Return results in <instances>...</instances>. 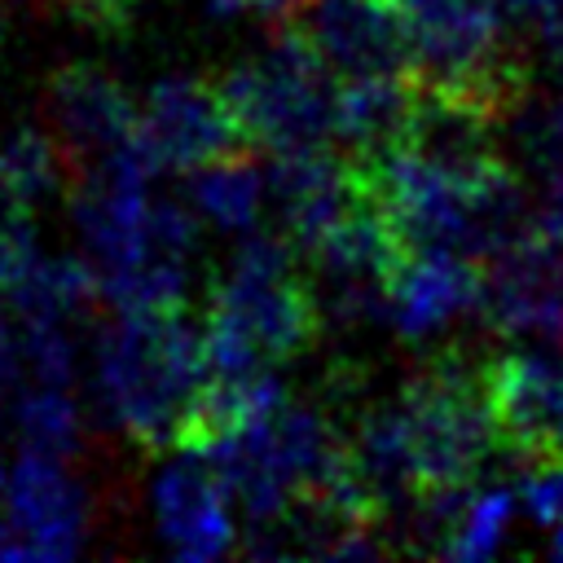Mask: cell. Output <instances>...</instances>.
I'll use <instances>...</instances> for the list:
<instances>
[{
  "label": "cell",
  "mask_w": 563,
  "mask_h": 563,
  "mask_svg": "<svg viewBox=\"0 0 563 563\" xmlns=\"http://www.w3.org/2000/svg\"><path fill=\"white\" fill-rule=\"evenodd\" d=\"M325 325L321 295L303 255L282 233L242 242L211 286L202 317L207 369H273L317 347Z\"/></svg>",
  "instance_id": "obj_1"
},
{
  "label": "cell",
  "mask_w": 563,
  "mask_h": 563,
  "mask_svg": "<svg viewBox=\"0 0 563 563\" xmlns=\"http://www.w3.org/2000/svg\"><path fill=\"white\" fill-rule=\"evenodd\" d=\"M202 325L185 303L119 312L97 339V383L114 422L141 449H176L185 413L202 387Z\"/></svg>",
  "instance_id": "obj_2"
},
{
  "label": "cell",
  "mask_w": 563,
  "mask_h": 563,
  "mask_svg": "<svg viewBox=\"0 0 563 563\" xmlns=\"http://www.w3.org/2000/svg\"><path fill=\"white\" fill-rule=\"evenodd\" d=\"M238 123L255 150L299 154L321 150L339 119V75L312 48L295 18L268 35L264 48L216 75Z\"/></svg>",
  "instance_id": "obj_3"
},
{
  "label": "cell",
  "mask_w": 563,
  "mask_h": 563,
  "mask_svg": "<svg viewBox=\"0 0 563 563\" xmlns=\"http://www.w3.org/2000/svg\"><path fill=\"white\" fill-rule=\"evenodd\" d=\"M484 356H471L466 347L449 343L431 352L396 396L409 462L422 493L475 484L484 457L497 449L493 409L484 391Z\"/></svg>",
  "instance_id": "obj_4"
},
{
  "label": "cell",
  "mask_w": 563,
  "mask_h": 563,
  "mask_svg": "<svg viewBox=\"0 0 563 563\" xmlns=\"http://www.w3.org/2000/svg\"><path fill=\"white\" fill-rule=\"evenodd\" d=\"M484 391L506 457L528 471L563 466V352H488Z\"/></svg>",
  "instance_id": "obj_5"
},
{
  "label": "cell",
  "mask_w": 563,
  "mask_h": 563,
  "mask_svg": "<svg viewBox=\"0 0 563 563\" xmlns=\"http://www.w3.org/2000/svg\"><path fill=\"white\" fill-rule=\"evenodd\" d=\"M141 132L158 167L176 172H198L207 163L255 150L216 75L158 79L141 106Z\"/></svg>",
  "instance_id": "obj_6"
},
{
  "label": "cell",
  "mask_w": 563,
  "mask_h": 563,
  "mask_svg": "<svg viewBox=\"0 0 563 563\" xmlns=\"http://www.w3.org/2000/svg\"><path fill=\"white\" fill-rule=\"evenodd\" d=\"M295 22L339 79L413 75V35L400 0H308Z\"/></svg>",
  "instance_id": "obj_7"
},
{
  "label": "cell",
  "mask_w": 563,
  "mask_h": 563,
  "mask_svg": "<svg viewBox=\"0 0 563 563\" xmlns=\"http://www.w3.org/2000/svg\"><path fill=\"white\" fill-rule=\"evenodd\" d=\"M264 180H268V207L277 216L273 233H282L299 255H308L365 202L352 158L325 145L299 154H273Z\"/></svg>",
  "instance_id": "obj_8"
},
{
  "label": "cell",
  "mask_w": 563,
  "mask_h": 563,
  "mask_svg": "<svg viewBox=\"0 0 563 563\" xmlns=\"http://www.w3.org/2000/svg\"><path fill=\"white\" fill-rule=\"evenodd\" d=\"M479 312L493 330H537L563 343V238L532 229L484 264Z\"/></svg>",
  "instance_id": "obj_9"
},
{
  "label": "cell",
  "mask_w": 563,
  "mask_h": 563,
  "mask_svg": "<svg viewBox=\"0 0 563 563\" xmlns=\"http://www.w3.org/2000/svg\"><path fill=\"white\" fill-rule=\"evenodd\" d=\"M44 110L75 163V176L97 158L114 154L119 145H128L141 128V106L132 101V92L92 62L57 66L44 88Z\"/></svg>",
  "instance_id": "obj_10"
},
{
  "label": "cell",
  "mask_w": 563,
  "mask_h": 563,
  "mask_svg": "<svg viewBox=\"0 0 563 563\" xmlns=\"http://www.w3.org/2000/svg\"><path fill=\"white\" fill-rule=\"evenodd\" d=\"M229 484L211 453L185 449L154 488L158 532L180 559H216L233 550V519H229Z\"/></svg>",
  "instance_id": "obj_11"
},
{
  "label": "cell",
  "mask_w": 563,
  "mask_h": 563,
  "mask_svg": "<svg viewBox=\"0 0 563 563\" xmlns=\"http://www.w3.org/2000/svg\"><path fill=\"white\" fill-rule=\"evenodd\" d=\"M484 264L453 251H409L391 277V325L422 339L444 321L479 308Z\"/></svg>",
  "instance_id": "obj_12"
},
{
  "label": "cell",
  "mask_w": 563,
  "mask_h": 563,
  "mask_svg": "<svg viewBox=\"0 0 563 563\" xmlns=\"http://www.w3.org/2000/svg\"><path fill=\"white\" fill-rule=\"evenodd\" d=\"M9 515L22 532L26 559H70L84 537V493L57 457L31 453L9 475Z\"/></svg>",
  "instance_id": "obj_13"
},
{
  "label": "cell",
  "mask_w": 563,
  "mask_h": 563,
  "mask_svg": "<svg viewBox=\"0 0 563 563\" xmlns=\"http://www.w3.org/2000/svg\"><path fill=\"white\" fill-rule=\"evenodd\" d=\"M75 163L57 132L44 128H18L0 141V202L31 211L40 198L70 189Z\"/></svg>",
  "instance_id": "obj_14"
},
{
  "label": "cell",
  "mask_w": 563,
  "mask_h": 563,
  "mask_svg": "<svg viewBox=\"0 0 563 563\" xmlns=\"http://www.w3.org/2000/svg\"><path fill=\"white\" fill-rule=\"evenodd\" d=\"M194 202L220 229H246V224L260 220V211L268 202V180H264V172L255 167L251 154H233V158L198 167Z\"/></svg>",
  "instance_id": "obj_15"
},
{
  "label": "cell",
  "mask_w": 563,
  "mask_h": 563,
  "mask_svg": "<svg viewBox=\"0 0 563 563\" xmlns=\"http://www.w3.org/2000/svg\"><path fill=\"white\" fill-rule=\"evenodd\" d=\"M510 510H515V493L466 484L462 497H457L449 537H444V559H488V554H497V545L506 537V523H510Z\"/></svg>",
  "instance_id": "obj_16"
},
{
  "label": "cell",
  "mask_w": 563,
  "mask_h": 563,
  "mask_svg": "<svg viewBox=\"0 0 563 563\" xmlns=\"http://www.w3.org/2000/svg\"><path fill=\"white\" fill-rule=\"evenodd\" d=\"M18 431L31 453L66 462L79 449V413L62 387H35L18 400Z\"/></svg>",
  "instance_id": "obj_17"
},
{
  "label": "cell",
  "mask_w": 563,
  "mask_h": 563,
  "mask_svg": "<svg viewBox=\"0 0 563 563\" xmlns=\"http://www.w3.org/2000/svg\"><path fill=\"white\" fill-rule=\"evenodd\" d=\"M40 246H35V224L31 211L22 207H4L0 216V295L9 299L13 290H22L35 273H40Z\"/></svg>",
  "instance_id": "obj_18"
},
{
  "label": "cell",
  "mask_w": 563,
  "mask_h": 563,
  "mask_svg": "<svg viewBox=\"0 0 563 563\" xmlns=\"http://www.w3.org/2000/svg\"><path fill=\"white\" fill-rule=\"evenodd\" d=\"M22 356L44 387H66L75 378V352L57 321H22Z\"/></svg>",
  "instance_id": "obj_19"
},
{
  "label": "cell",
  "mask_w": 563,
  "mask_h": 563,
  "mask_svg": "<svg viewBox=\"0 0 563 563\" xmlns=\"http://www.w3.org/2000/svg\"><path fill=\"white\" fill-rule=\"evenodd\" d=\"M62 13H70L75 22H84V26H92V31H128L136 18H141V9H145V0H53Z\"/></svg>",
  "instance_id": "obj_20"
},
{
  "label": "cell",
  "mask_w": 563,
  "mask_h": 563,
  "mask_svg": "<svg viewBox=\"0 0 563 563\" xmlns=\"http://www.w3.org/2000/svg\"><path fill=\"white\" fill-rule=\"evenodd\" d=\"M537 26H541L545 57H550V66H554V75H559V84H563V0H550V4L541 9Z\"/></svg>",
  "instance_id": "obj_21"
},
{
  "label": "cell",
  "mask_w": 563,
  "mask_h": 563,
  "mask_svg": "<svg viewBox=\"0 0 563 563\" xmlns=\"http://www.w3.org/2000/svg\"><path fill=\"white\" fill-rule=\"evenodd\" d=\"M537 220H541V229H550L554 238H563V158L545 172V198H541Z\"/></svg>",
  "instance_id": "obj_22"
},
{
  "label": "cell",
  "mask_w": 563,
  "mask_h": 563,
  "mask_svg": "<svg viewBox=\"0 0 563 563\" xmlns=\"http://www.w3.org/2000/svg\"><path fill=\"white\" fill-rule=\"evenodd\" d=\"M18 369H22V339H18L13 325L0 317V396L18 383Z\"/></svg>",
  "instance_id": "obj_23"
},
{
  "label": "cell",
  "mask_w": 563,
  "mask_h": 563,
  "mask_svg": "<svg viewBox=\"0 0 563 563\" xmlns=\"http://www.w3.org/2000/svg\"><path fill=\"white\" fill-rule=\"evenodd\" d=\"M506 22H532V18H541V9L550 4V0H488Z\"/></svg>",
  "instance_id": "obj_24"
},
{
  "label": "cell",
  "mask_w": 563,
  "mask_h": 563,
  "mask_svg": "<svg viewBox=\"0 0 563 563\" xmlns=\"http://www.w3.org/2000/svg\"><path fill=\"white\" fill-rule=\"evenodd\" d=\"M18 528H9L4 519H0V559H26V545H22V537H13Z\"/></svg>",
  "instance_id": "obj_25"
}]
</instances>
